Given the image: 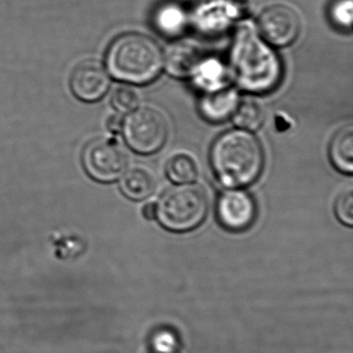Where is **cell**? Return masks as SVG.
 <instances>
[{
	"label": "cell",
	"mask_w": 353,
	"mask_h": 353,
	"mask_svg": "<svg viewBox=\"0 0 353 353\" xmlns=\"http://www.w3.org/2000/svg\"><path fill=\"white\" fill-rule=\"evenodd\" d=\"M330 158L341 172H353V128L347 125L338 132L330 146Z\"/></svg>",
	"instance_id": "4fadbf2b"
},
{
	"label": "cell",
	"mask_w": 353,
	"mask_h": 353,
	"mask_svg": "<svg viewBox=\"0 0 353 353\" xmlns=\"http://www.w3.org/2000/svg\"><path fill=\"white\" fill-rule=\"evenodd\" d=\"M128 145L142 154H154L163 148L168 136V123L156 109L132 111L123 121V130Z\"/></svg>",
	"instance_id": "5b68a950"
},
{
	"label": "cell",
	"mask_w": 353,
	"mask_h": 353,
	"mask_svg": "<svg viewBox=\"0 0 353 353\" xmlns=\"http://www.w3.org/2000/svg\"><path fill=\"white\" fill-rule=\"evenodd\" d=\"M263 110L258 103L247 100L237 105L233 113L235 125L245 131H256L263 123Z\"/></svg>",
	"instance_id": "9a60e30c"
},
{
	"label": "cell",
	"mask_w": 353,
	"mask_h": 353,
	"mask_svg": "<svg viewBox=\"0 0 353 353\" xmlns=\"http://www.w3.org/2000/svg\"><path fill=\"white\" fill-rule=\"evenodd\" d=\"M121 189L125 197L140 201L150 197L156 191V177L148 169L134 167L123 173Z\"/></svg>",
	"instance_id": "7c38bea8"
},
{
	"label": "cell",
	"mask_w": 353,
	"mask_h": 353,
	"mask_svg": "<svg viewBox=\"0 0 353 353\" xmlns=\"http://www.w3.org/2000/svg\"><path fill=\"white\" fill-rule=\"evenodd\" d=\"M239 105V94L231 88L210 90L200 101V111L208 121L219 123L233 115Z\"/></svg>",
	"instance_id": "8fae6325"
},
{
	"label": "cell",
	"mask_w": 353,
	"mask_h": 353,
	"mask_svg": "<svg viewBox=\"0 0 353 353\" xmlns=\"http://www.w3.org/2000/svg\"><path fill=\"white\" fill-rule=\"evenodd\" d=\"M161 19L163 20L162 28H174L175 26H179V21L181 20V16L177 10L169 9L163 13Z\"/></svg>",
	"instance_id": "ffe728a7"
},
{
	"label": "cell",
	"mask_w": 353,
	"mask_h": 353,
	"mask_svg": "<svg viewBox=\"0 0 353 353\" xmlns=\"http://www.w3.org/2000/svg\"><path fill=\"white\" fill-rule=\"evenodd\" d=\"M332 18L336 26L349 30L352 23V1L351 0L338 1L332 7Z\"/></svg>",
	"instance_id": "ac0fdd59"
},
{
	"label": "cell",
	"mask_w": 353,
	"mask_h": 353,
	"mask_svg": "<svg viewBox=\"0 0 353 353\" xmlns=\"http://www.w3.org/2000/svg\"><path fill=\"white\" fill-rule=\"evenodd\" d=\"M146 353H177L176 340L168 332H162L152 339V344Z\"/></svg>",
	"instance_id": "d6986e66"
},
{
	"label": "cell",
	"mask_w": 353,
	"mask_h": 353,
	"mask_svg": "<svg viewBox=\"0 0 353 353\" xmlns=\"http://www.w3.org/2000/svg\"><path fill=\"white\" fill-rule=\"evenodd\" d=\"M109 86L108 72L98 61H84L72 74V92L84 102L100 100L108 92Z\"/></svg>",
	"instance_id": "9c48e42d"
},
{
	"label": "cell",
	"mask_w": 353,
	"mask_h": 353,
	"mask_svg": "<svg viewBox=\"0 0 353 353\" xmlns=\"http://www.w3.org/2000/svg\"><path fill=\"white\" fill-rule=\"evenodd\" d=\"M258 26L264 40L276 47L292 44L301 32L296 12L284 5L268 8L260 16Z\"/></svg>",
	"instance_id": "52a82bcc"
},
{
	"label": "cell",
	"mask_w": 353,
	"mask_h": 353,
	"mask_svg": "<svg viewBox=\"0 0 353 353\" xmlns=\"http://www.w3.org/2000/svg\"><path fill=\"white\" fill-rule=\"evenodd\" d=\"M166 173L173 183H191L198 176L197 163L190 154H176L167 162Z\"/></svg>",
	"instance_id": "5bb4252c"
},
{
	"label": "cell",
	"mask_w": 353,
	"mask_h": 353,
	"mask_svg": "<svg viewBox=\"0 0 353 353\" xmlns=\"http://www.w3.org/2000/svg\"><path fill=\"white\" fill-rule=\"evenodd\" d=\"M157 214V205L152 202L150 203L145 204L143 206V210H142V214H143L144 218L148 219V220H154L156 218Z\"/></svg>",
	"instance_id": "7402d4cb"
},
{
	"label": "cell",
	"mask_w": 353,
	"mask_h": 353,
	"mask_svg": "<svg viewBox=\"0 0 353 353\" xmlns=\"http://www.w3.org/2000/svg\"><path fill=\"white\" fill-rule=\"evenodd\" d=\"M123 121L119 115H113L107 121V128L112 133H119L123 130Z\"/></svg>",
	"instance_id": "44dd1931"
},
{
	"label": "cell",
	"mask_w": 353,
	"mask_h": 353,
	"mask_svg": "<svg viewBox=\"0 0 353 353\" xmlns=\"http://www.w3.org/2000/svg\"><path fill=\"white\" fill-rule=\"evenodd\" d=\"M256 203L253 197L243 190L224 192L216 203L219 222L227 230L241 232L252 226L256 218Z\"/></svg>",
	"instance_id": "ba28073f"
},
{
	"label": "cell",
	"mask_w": 353,
	"mask_h": 353,
	"mask_svg": "<svg viewBox=\"0 0 353 353\" xmlns=\"http://www.w3.org/2000/svg\"><path fill=\"white\" fill-rule=\"evenodd\" d=\"M334 212L336 218L346 226L352 227L353 225V192L347 190L343 192L334 204Z\"/></svg>",
	"instance_id": "e0dca14e"
},
{
	"label": "cell",
	"mask_w": 353,
	"mask_h": 353,
	"mask_svg": "<svg viewBox=\"0 0 353 353\" xmlns=\"http://www.w3.org/2000/svg\"><path fill=\"white\" fill-rule=\"evenodd\" d=\"M210 163L223 185L237 189L251 185L261 174L263 150L253 134L232 130L222 134L212 144Z\"/></svg>",
	"instance_id": "7a4b0ae2"
},
{
	"label": "cell",
	"mask_w": 353,
	"mask_h": 353,
	"mask_svg": "<svg viewBox=\"0 0 353 353\" xmlns=\"http://www.w3.org/2000/svg\"><path fill=\"white\" fill-rule=\"evenodd\" d=\"M204 63L199 49L187 43H177L167 49L163 65L169 75L175 78H190L197 75Z\"/></svg>",
	"instance_id": "30bf717a"
},
{
	"label": "cell",
	"mask_w": 353,
	"mask_h": 353,
	"mask_svg": "<svg viewBox=\"0 0 353 353\" xmlns=\"http://www.w3.org/2000/svg\"><path fill=\"white\" fill-rule=\"evenodd\" d=\"M106 65L115 79L133 84L154 81L163 67V54L154 41L141 34H125L115 39L106 54Z\"/></svg>",
	"instance_id": "3957f363"
},
{
	"label": "cell",
	"mask_w": 353,
	"mask_h": 353,
	"mask_svg": "<svg viewBox=\"0 0 353 353\" xmlns=\"http://www.w3.org/2000/svg\"><path fill=\"white\" fill-rule=\"evenodd\" d=\"M156 205V218L162 226L173 232H185L206 218L208 197L200 185L183 183L168 190Z\"/></svg>",
	"instance_id": "277c9868"
},
{
	"label": "cell",
	"mask_w": 353,
	"mask_h": 353,
	"mask_svg": "<svg viewBox=\"0 0 353 353\" xmlns=\"http://www.w3.org/2000/svg\"><path fill=\"white\" fill-rule=\"evenodd\" d=\"M82 163L86 172L101 183H111L127 170L128 156L113 139H97L84 148Z\"/></svg>",
	"instance_id": "8992f818"
},
{
	"label": "cell",
	"mask_w": 353,
	"mask_h": 353,
	"mask_svg": "<svg viewBox=\"0 0 353 353\" xmlns=\"http://www.w3.org/2000/svg\"><path fill=\"white\" fill-rule=\"evenodd\" d=\"M232 75L239 88L253 94H268L282 78L276 53L252 28H241L231 48Z\"/></svg>",
	"instance_id": "6da1fadb"
},
{
	"label": "cell",
	"mask_w": 353,
	"mask_h": 353,
	"mask_svg": "<svg viewBox=\"0 0 353 353\" xmlns=\"http://www.w3.org/2000/svg\"><path fill=\"white\" fill-rule=\"evenodd\" d=\"M139 101V94L130 86H119L113 92V106L121 113H131L136 110Z\"/></svg>",
	"instance_id": "2e32d148"
}]
</instances>
